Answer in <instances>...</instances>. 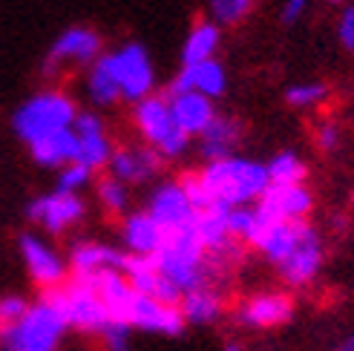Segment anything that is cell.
I'll use <instances>...</instances> for the list:
<instances>
[{"mask_svg":"<svg viewBox=\"0 0 354 351\" xmlns=\"http://www.w3.org/2000/svg\"><path fill=\"white\" fill-rule=\"evenodd\" d=\"M268 170V182L271 184H303L306 182V162L299 159L294 150H282L274 159L265 164Z\"/></svg>","mask_w":354,"mask_h":351,"instance_id":"4316f807","label":"cell"},{"mask_svg":"<svg viewBox=\"0 0 354 351\" xmlns=\"http://www.w3.org/2000/svg\"><path fill=\"white\" fill-rule=\"evenodd\" d=\"M331 3H337V0H331Z\"/></svg>","mask_w":354,"mask_h":351,"instance_id":"f35d334b","label":"cell"},{"mask_svg":"<svg viewBox=\"0 0 354 351\" xmlns=\"http://www.w3.org/2000/svg\"><path fill=\"white\" fill-rule=\"evenodd\" d=\"M98 340H101L104 351H133V328L124 325V323L110 320L107 328L98 334Z\"/></svg>","mask_w":354,"mask_h":351,"instance_id":"4dcf8cb0","label":"cell"},{"mask_svg":"<svg viewBox=\"0 0 354 351\" xmlns=\"http://www.w3.org/2000/svg\"><path fill=\"white\" fill-rule=\"evenodd\" d=\"M93 176H95V173H93L90 167L73 162V164L61 167V173H58V187H55V190H61V193H75V196H78V190H84V187L93 184Z\"/></svg>","mask_w":354,"mask_h":351,"instance_id":"f546056e","label":"cell"},{"mask_svg":"<svg viewBox=\"0 0 354 351\" xmlns=\"http://www.w3.org/2000/svg\"><path fill=\"white\" fill-rule=\"evenodd\" d=\"M115 81L121 90V101L138 104L153 95L156 90V66L141 44H124L121 49L110 52Z\"/></svg>","mask_w":354,"mask_h":351,"instance_id":"52a82bcc","label":"cell"},{"mask_svg":"<svg viewBox=\"0 0 354 351\" xmlns=\"http://www.w3.org/2000/svg\"><path fill=\"white\" fill-rule=\"evenodd\" d=\"M227 90V73L225 66L214 58V61H205L196 66H182L176 78L167 84V98L170 95H182V93H199L210 101H216L219 95H225Z\"/></svg>","mask_w":354,"mask_h":351,"instance_id":"e0dca14e","label":"cell"},{"mask_svg":"<svg viewBox=\"0 0 354 351\" xmlns=\"http://www.w3.org/2000/svg\"><path fill=\"white\" fill-rule=\"evenodd\" d=\"M124 325H130L133 331H147V334H165V337H179L185 334V317L179 305H165L156 303L150 296L136 294L133 303L124 314Z\"/></svg>","mask_w":354,"mask_h":351,"instance_id":"8fae6325","label":"cell"},{"mask_svg":"<svg viewBox=\"0 0 354 351\" xmlns=\"http://www.w3.org/2000/svg\"><path fill=\"white\" fill-rule=\"evenodd\" d=\"M199 182L207 193V199L214 207H248L259 202V196L268 190V170L262 162L242 159V155H231L222 162H210L202 170H196Z\"/></svg>","mask_w":354,"mask_h":351,"instance_id":"6da1fadb","label":"cell"},{"mask_svg":"<svg viewBox=\"0 0 354 351\" xmlns=\"http://www.w3.org/2000/svg\"><path fill=\"white\" fill-rule=\"evenodd\" d=\"M73 133L78 135V159H75L78 164L90 167L93 173L110 164V155H113L115 147L110 142L107 124H104L101 115H95L90 110L78 113L75 124H73Z\"/></svg>","mask_w":354,"mask_h":351,"instance_id":"9a60e30c","label":"cell"},{"mask_svg":"<svg viewBox=\"0 0 354 351\" xmlns=\"http://www.w3.org/2000/svg\"><path fill=\"white\" fill-rule=\"evenodd\" d=\"M104 41L93 26H69L61 32L46 55V73H58L66 66H84L90 69L104 55Z\"/></svg>","mask_w":354,"mask_h":351,"instance_id":"30bf717a","label":"cell"},{"mask_svg":"<svg viewBox=\"0 0 354 351\" xmlns=\"http://www.w3.org/2000/svg\"><path fill=\"white\" fill-rule=\"evenodd\" d=\"M222 351H242V348H239V345H236V343H227V345H225V348H222Z\"/></svg>","mask_w":354,"mask_h":351,"instance_id":"74e56055","label":"cell"},{"mask_svg":"<svg viewBox=\"0 0 354 351\" xmlns=\"http://www.w3.org/2000/svg\"><path fill=\"white\" fill-rule=\"evenodd\" d=\"M133 124L145 138V144L156 150L162 159H182L190 147V135L173 118L170 101L165 95H150L133 104Z\"/></svg>","mask_w":354,"mask_h":351,"instance_id":"5b68a950","label":"cell"},{"mask_svg":"<svg viewBox=\"0 0 354 351\" xmlns=\"http://www.w3.org/2000/svg\"><path fill=\"white\" fill-rule=\"evenodd\" d=\"M147 214L158 222L165 234H173V231H182V227L193 225L196 219V210H193L187 193L179 182H162L156 184V190L150 193L147 199Z\"/></svg>","mask_w":354,"mask_h":351,"instance_id":"4fadbf2b","label":"cell"},{"mask_svg":"<svg viewBox=\"0 0 354 351\" xmlns=\"http://www.w3.org/2000/svg\"><path fill=\"white\" fill-rule=\"evenodd\" d=\"M351 199H354V193H351Z\"/></svg>","mask_w":354,"mask_h":351,"instance_id":"ab89813d","label":"cell"},{"mask_svg":"<svg viewBox=\"0 0 354 351\" xmlns=\"http://www.w3.org/2000/svg\"><path fill=\"white\" fill-rule=\"evenodd\" d=\"M167 98V95H165ZM170 110L173 118L179 121V127L193 138V135H202L207 130V124L216 118V107L214 101L199 95V93H182V95H170Z\"/></svg>","mask_w":354,"mask_h":351,"instance_id":"7402d4cb","label":"cell"},{"mask_svg":"<svg viewBox=\"0 0 354 351\" xmlns=\"http://www.w3.org/2000/svg\"><path fill=\"white\" fill-rule=\"evenodd\" d=\"M165 167V159L158 155L156 150L145 147H115L110 155V176L118 179L121 184H145L150 179H156L158 173Z\"/></svg>","mask_w":354,"mask_h":351,"instance_id":"2e32d148","label":"cell"},{"mask_svg":"<svg viewBox=\"0 0 354 351\" xmlns=\"http://www.w3.org/2000/svg\"><path fill=\"white\" fill-rule=\"evenodd\" d=\"M242 138V124L231 115H219L207 124V130L199 135V155L205 159V164L210 162H222V159H231L234 147L239 144Z\"/></svg>","mask_w":354,"mask_h":351,"instance_id":"44dd1931","label":"cell"},{"mask_svg":"<svg viewBox=\"0 0 354 351\" xmlns=\"http://www.w3.org/2000/svg\"><path fill=\"white\" fill-rule=\"evenodd\" d=\"M291 317H294V300L286 291L254 294V296H248L236 311V320L245 328H259V331L279 328V325H286Z\"/></svg>","mask_w":354,"mask_h":351,"instance_id":"5bb4252c","label":"cell"},{"mask_svg":"<svg viewBox=\"0 0 354 351\" xmlns=\"http://www.w3.org/2000/svg\"><path fill=\"white\" fill-rule=\"evenodd\" d=\"M17 251H21V259H24V265H26V274L35 285H38L41 291H52V288H61L66 283V262L64 256L52 248V245L38 236V234H21L17 236Z\"/></svg>","mask_w":354,"mask_h":351,"instance_id":"ba28073f","label":"cell"},{"mask_svg":"<svg viewBox=\"0 0 354 351\" xmlns=\"http://www.w3.org/2000/svg\"><path fill=\"white\" fill-rule=\"evenodd\" d=\"M165 231L158 227V222L147 214V210H133L121 222V242L124 251L133 256H156L165 245Z\"/></svg>","mask_w":354,"mask_h":351,"instance_id":"ac0fdd59","label":"cell"},{"mask_svg":"<svg viewBox=\"0 0 354 351\" xmlns=\"http://www.w3.org/2000/svg\"><path fill=\"white\" fill-rule=\"evenodd\" d=\"M84 216H86V202L81 196H75V193L52 190L46 196H38L26 205V219L52 236L66 234L69 227H75Z\"/></svg>","mask_w":354,"mask_h":351,"instance_id":"9c48e42d","label":"cell"},{"mask_svg":"<svg viewBox=\"0 0 354 351\" xmlns=\"http://www.w3.org/2000/svg\"><path fill=\"white\" fill-rule=\"evenodd\" d=\"M78 113L81 110L73 95H66L61 90H44V93H35L32 98H26L21 107L15 110L12 127H15L17 138L29 147L46 135L73 130Z\"/></svg>","mask_w":354,"mask_h":351,"instance_id":"3957f363","label":"cell"},{"mask_svg":"<svg viewBox=\"0 0 354 351\" xmlns=\"http://www.w3.org/2000/svg\"><path fill=\"white\" fill-rule=\"evenodd\" d=\"M84 93L95 104V107H113V104L121 101V90H118V81H115V69H113L110 52H104V55L86 69Z\"/></svg>","mask_w":354,"mask_h":351,"instance_id":"603a6c76","label":"cell"},{"mask_svg":"<svg viewBox=\"0 0 354 351\" xmlns=\"http://www.w3.org/2000/svg\"><path fill=\"white\" fill-rule=\"evenodd\" d=\"M95 196H98V205L107 210L110 216H127V207H130L127 184H121L113 176H104V179L95 182Z\"/></svg>","mask_w":354,"mask_h":351,"instance_id":"83f0119b","label":"cell"},{"mask_svg":"<svg viewBox=\"0 0 354 351\" xmlns=\"http://www.w3.org/2000/svg\"><path fill=\"white\" fill-rule=\"evenodd\" d=\"M306 6H308V0H286V6H282V23H297L303 17Z\"/></svg>","mask_w":354,"mask_h":351,"instance_id":"d590c367","label":"cell"},{"mask_svg":"<svg viewBox=\"0 0 354 351\" xmlns=\"http://www.w3.org/2000/svg\"><path fill=\"white\" fill-rule=\"evenodd\" d=\"M179 311L187 325H210L222 317L225 300L214 285H202L196 291H187L179 303Z\"/></svg>","mask_w":354,"mask_h":351,"instance_id":"cb8c5ba5","label":"cell"},{"mask_svg":"<svg viewBox=\"0 0 354 351\" xmlns=\"http://www.w3.org/2000/svg\"><path fill=\"white\" fill-rule=\"evenodd\" d=\"M326 84H317V81H308V84H294L286 90V101L291 107H314L317 101L326 98Z\"/></svg>","mask_w":354,"mask_h":351,"instance_id":"1f68e13d","label":"cell"},{"mask_svg":"<svg viewBox=\"0 0 354 351\" xmlns=\"http://www.w3.org/2000/svg\"><path fill=\"white\" fill-rule=\"evenodd\" d=\"M337 38L346 49H354V6H348L340 15V23H337Z\"/></svg>","mask_w":354,"mask_h":351,"instance_id":"836d02e7","label":"cell"},{"mask_svg":"<svg viewBox=\"0 0 354 351\" xmlns=\"http://www.w3.org/2000/svg\"><path fill=\"white\" fill-rule=\"evenodd\" d=\"M219 41H222V32L214 21H207V17L205 21H196L182 46V66H196L205 61H214Z\"/></svg>","mask_w":354,"mask_h":351,"instance_id":"484cf974","label":"cell"},{"mask_svg":"<svg viewBox=\"0 0 354 351\" xmlns=\"http://www.w3.org/2000/svg\"><path fill=\"white\" fill-rule=\"evenodd\" d=\"M331 351H354V331H348V334H346L337 345H334Z\"/></svg>","mask_w":354,"mask_h":351,"instance_id":"8d00e7d4","label":"cell"},{"mask_svg":"<svg viewBox=\"0 0 354 351\" xmlns=\"http://www.w3.org/2000/svg\"><path fill=\"white\" fill-rule=\"evenodd\" d=\"M196 222V219H193ZM158 274H162L167 283L179 291L182 296L187 291H196L202 285H210V274L214 265L205 254V245L199 242L196 227L187 225L182 231H173L165 236L162 251L153 256Z\"/></svg>","mask_w":354,"mask_h":351,"instance_id":"7a4b0ae2","label":"cell"},{"mask_svg":"<svg viewBox=\"0 0 354 351\" xmlns=\"http://www.w3.org/2000/svg\"><path fill=\"white\" fill-rule=\"evenodd\" d=\"M337 142H340V130H337V124H323L320 130H317V147H320L323 153H331L334 147H337Z\"/></svg>","mask_w":354,"mask_h":351,"instance_id":"e575fe53","label":"cell"},{"mask_svg":"<svg viewBox=\"0 0 354 351\" xmlns=\"http://www.w3.org/2000/svg\"><path fill=\"white\" fill-rule=\"evenodd\" d=\"M254 9V0H207V12H210V21L216 26L219 23H239L242 17Z\"/></svg>","mask_w":354,"mask_h":351,"instance_id":"f1b7e54d","label":"cell"},{"mask_svg":"<svg viewBox=\"0 0 354 351\" xmlns=\"http://www.w3.org/2000/svg\"><path fill=\"white\" fill-rule=\"evenodd\" d=\"M29 305L32 303L26 300V296H21V294H3V296H0V331L15 325L29 311Z\"/></svg>","mask_w":354,"mask_h":351,"instance_id":"d6a6232c","label":"cell"},{"mask_svg":"<svg viewBox=\"0 0 354 351\" xmlns=\"http://www.w3.org/2000/svg\"><path fill=\"white\" fill-rule=\"evenodd\" d=\"M46 300L55 303V308L64 314V320L69 328L84 331V334H101L110 323V314L98 300V294L84 276H69L61 288L44 291Z\"/></svg>","mask_w":354,"mask_h":351,"instance_id":"8992f818","label":"cell"},{"mask_svg":"<svg viewBox=\"0 0 354 351\" xmlns=\"http://www.w3.org/2000/svg\"><path fill=\"white\" fill-rule=\"evenodd\" d=\"M320 268H323V242H320V236H317V231H314V234L279 265V276H282V283H286V285L303 288V285L311 283L317 274H320Z\"/></svg>","mask_w":354,"mask_h":351,"instance_id":"ffe728a7","label":"cell"},{"mask_svg":"<svg viewBox=\"0 0 354 351\" xmlns=\"http://www.w3.org/2000/svg\"><path fill=\"white\" fill-rule=\"evenodd\" d=\"M66 328L55 303L41 296L15 325L0 331V351H58Z\"/></svg>","mask_w":354,"mask_h":351,"instance_id":"277c9868","label":"cell"},{"mask_svg":"<svg viewBox=\"0 0 354 351\" xmlns=\"http://www.w3.org/2000/svg\"><path fill=\"white\" fill-rule=\"evenodd\" d=\"M254 207L268 222H306L314 196L306 184H268Z\"/></svg>","mask_w":354,"mask_h":351,"instance_id":"7c38bea8","label":"cell"},{"mask_svg":"<svg viewBox=\"0 0 354 351\" xmlns=\"http://www.w3.org/2000/svg\"><path fill=\"white\" fill-rule=\"evenodd\" d=\"M124 259H127V251L115 248V245L84 239L69 248V271H73V276H93L104 268L121 271Z\"/></svg>","mask_w":354,"mask_h":351,"instance_id":"d6986e66","label":"cell"},{"mask_svg":"<svg viewBox=\"0 0 354 351\" xmlns=\"http://www.w3.org/2000/svg\"><path fill=\"white\" fill-rule=\"evenodd\" d=\"M29 153L41 167H66L78 159V135L73 130L46 135L41 142L29 144Z\"/></svg>","mask_w":354,"mask_h":351,"instance_id":"d4e9b609","label":"cell"}]
</instances>
